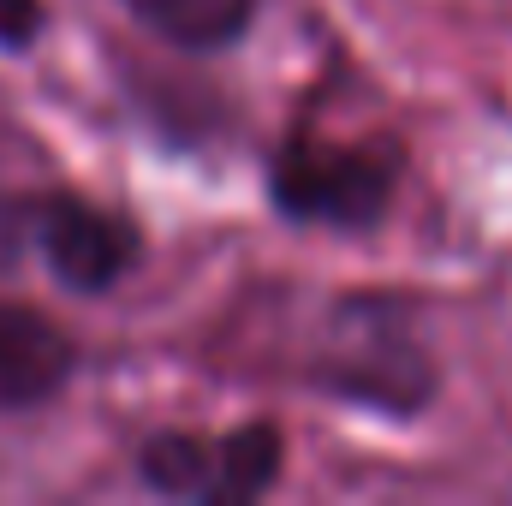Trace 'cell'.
I'll return each instance as SVG.
<instances>
[{
    "label": "cell",
    "mask_w": 512,
    "mask_h": 506,
    "mask_svg": "<svg viewBox=\"0 0 512 506\" xmlns=\"http://www.w3.org/2000/svg\"><path fill=\"white\" fill-rule=\"evenodd\" d=\"M42 30V0H0V48H30Z\"/></svg>",
    "instance_id": "obj_8"
},
{
    "label": "cell",
    "mask_w": 512,
    "mask_h": 506,
    "mask_svg": "<svg viewBox=\"0 0 512 506\" xmlns=\"http://www.w3.org/2000/svg\"><path fill=\"white\" fill-rule=\"evenodd\" d=\"M316 376L346 399L382 405V411H417L435 387V370L423 358V346L405 334L399 316L370 310V304H346L334 316V346L322 352Z\"/></svg>",
    "instance_id": "obj_2"
},
{
    "label": "cell",
    "mask_w": 512,
    "mask_h": 506,
    "mask_svg": "<svg viewBox=\"0 0 512 506\" xmlns=\"http://www.w3.org/2000/svg\"><path fill=\"white\" fill-rule=\"evenodd\" d=\"M280 477V429L274 423H245L215 441V483L209 501H256Z\"/></svg>",
    "instance_id": "obj_6"
},
{
    "label": "cell",
    "mask_w": 512,
    "mask_h": 506,
    "mask_svg": "<svg viewBox=\"0 0 512 506\" xmlns=\"http://www.w3.org/2000/svg\"><path fill=\"white\" fill-rule=\"evenodd\" d=\"M126 6L179 48H221L256 12V0H126Z\"/></svg>",
    "instance_id": "obj_5"
},
{
    "label": "cell",
    "mask_w": 512,
    "mask_h": 506,
    "mask_svg": "<svg viewBox=\"0 0 512 506\" xmlns=\"http://www.w3.org/2000/svg\"><path fill=\"white\" fill-rule=\"evenodd\" d=\"M399 161L376 143H334L316 131H292L274 155V203L304 227H376L393 203Z\"/></svg>",
    "instance_id": "obj_1"
},
{
    "label": "cell",
    "mask_w": 512,
    "mask_h": 506,
    "mask_svg": "<svg viewBox=\"0 0 512 506\" xmlns=\"http://www.w3.org/2000/svg\"><path fill=\"white\" fill-rule=\"evenodd\" d=\"M143 483L161 489V495H179V501H209V483H215V441L203 435H155L137 459Z\"/></svg>",
    "instance_id": "obj_7"
},
{
    "label": "cell",
    "mask_w": 512,
    "mask_h": 506,
    "mask_svg": "<svg viewBox=\"0 0 512 506\" xmlns=\"http://www.w3.org/2000/svg\"><path fill=\"white\" fill-rule=\"evenodd\" d=\"M72 376V340L30 304H0V411H30Z\"/></svg>",
    "instance_id": "obj_4"
},
{
    "label": "cell",
    "mask_w": 512,
    "mask_h": 506,
    "mask_svg": "<svg viewBox=\"0 0 512 506\" xmlns=\"http://www.w3.org/2000/svg\"><path fill=\"white\" fill-rule=\"evenodd\" d=\"M36 245L66 286L108 292L137 262V227L126 215L84 203V197H42L36 203Z\"/></svg>",
    "instance_id": "obj_3"
}]
</instances>
